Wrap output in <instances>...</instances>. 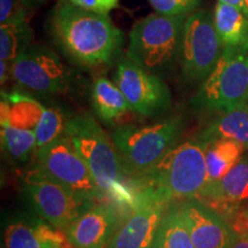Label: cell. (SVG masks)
Segmentation results:
<instances>
[{
    "mask_svg": "<svg viewBox=\"0 0 248 248\" xmlns=\"http://www.w3.org/2000/svg\"><path fill=\"white\" fill-rule=\"evenodd\" d=\"M68 1L85 11L108 15L110 11L119 6L120 0H68Z\"/></svg>",
    "mask_w": 248,
    "mask_h": 248,
    "instance_id": "83f0119b",
    "label": "cell"
},
{
    "mask_svg": "<svg viewBox=\"0 0 248 248\" xmlns=\"http://www.w3.org/2000/svg\"><path fill=\"white\" fill-rule=\"evenodd\" d=\"M9 77H12V62L0 60V82L1 84H5Z\"/></svg>",
    "mask_w": 248,
    "mask_h": 248,
    "instance_id": "f546056e",
    "label": "cell"
},
{
    "mask_svg": "<svg viewBox=\"0 0 248 248\" xmlns=\"http://www.w3.org/2000/svg\"><path fill=\"white\" fill-rule=\"evenodd\" d=\"M187 17L153 13L138 21L130 31L126 58L157 76L168 74L178 63Z\"/></svg>",
    "mask_w": 248,
    "mask_h": 248,
    "instance_id": "3957f363",
    "label": "cell"
},
{
    "mask_svg": "<svg viewBox=\"0 0 248 248\" xmlns=\"http://www.w3.org/2000/svg\"><path fill=\"white\" fill-rule=\"evenodd\" d=\"M116 210L109 204H93L77 217L64 231L77 248H105L115 234Z\"/></svg>",
    "mask_w": 248,
    "mask_h": 248,
    "instance_id": "4fadbf2b",
    "label": "cell"
},
{
    "mask_svg": "<svg viewBox=\"0 0 248 248\" xmlns=\"http://www.w3.org/2000/svg\"><path fill=\"white\" fill-rule=\"evenodd\" d=\"M12 78L28 91L54 95L69 92L76 74L51 48L32 44L12 63Z\"/></svg>",
    "mask_w": 248,
    "mask_h": 248,
    "instance_id": "ba28073f",
    "label": "cell"
},
{
    "mask_svg": "<svg viewBox=\"0 0 248 248\" xmlns=\"http://www.w3.org/2000/svg\"><path fill=\"white\" fill-rule=\"evenodd\" d=\"M246 214H247V217H248V209L246 210Z\"/></svg>",
    "mask_w": 248,
    "mask_h": 248,
    "instance_id": "e575fe53",
    "label": "cell"
},
{
    "mask_svg": "<svg viewBox=\"0 0 248 248\" xmlns=\"http://www.w3.org/2000/svg\"><path fill=\"white\" fill-rule=\"evenodd\" d=\"M6 248H40L36 228L17 222L8 225L5 231Z\"/></svg>",
    "mask_w": 248,
    "mask_h": 248,
    "instance_id": "d4e9b609",
    "label": "cell"
},
{
    "mask_svg": "<svg viewBox=\"0 0 248 248\" xmlns=\"http://www.w3.org/2000/svg\"><path fill=\"white\" fill-rule=\"evenodd\" d=\"M178 208L195 248H229L231 229L217 213L195 201H187Z\"/></svg>",
    "mask_w": 248,
    "mask_h": 248,
    "instance_id": "5bb4252c",
    "label": "cell"
},
{
    "mask_svg": "<svg viewBox=\"0 0 248 248\" xmlns=\"http://www.w3.org/2000/svg\"><path fill=\"white\" fill-rule=\"evenodd\" d=\"M197 200L217 213H233L238 204L248 200V160L241 159L218 182L208 183Z\"/></svg>",
    "mask_w": 248,
    "mask_h": 248,
    "instance_id": "9a60e30c",
    "label": "cell"
},
{
    "mask_svg": "<svg viewBox=\"0 0 248 248\" xmlns=\"http://www.w3.org/2000/svg\"><path fill=\"white\" fill-rule=\"evenodd\" d=\"M231 232V241L229 248H248V231Z\"/></svg>",
    "mask_w": 248,
    "mask_h": 248,
    "instance_id": "f1b7e54d",
    "label": "cell"
},
{
    "mask_svg": "<svg viewBox=\"0 0 248 248\" xmlns=\"http://www.w3.org/2000/svg\"><path fill=\"white\" fill-rule=\"evenodd\" d=\"M67 122L68 119H66L63 111L60 108H44L35 129L37 151L63 136Z\"/></svg>",
    "mask_w": 248,
    "mask_h": 248,
    "instance_id": "cb8c5ba5",
    "label": "cell"
},
{
    "mask_svg": "<svg viewBox=\"0 0 248 248\" xmlns=\"http://www.w3.org/2000/svg\"><path fill=\"white\" fill-rule=\"evenodd\" d=\"M152 248H195L179 208L164 213Z\"/></svg>",
    "mask_w": 248,
    "mask_h": 248,
    "instance_id": "7402d4cb",
    "label": "cell"
},
{
    "mask_svg": "<svg viewBox=\"0 0 248 248\" xmlns=\"http://www.w3.org/2000/svg\"><path fill=\"white\" fill-rule=\"evenodd\" d=\"M215 139H232L248 150V106L223 114L201 133L199 140L208 142Z\"/></svg>",
    "mask_w": 248,
    "mask_h": 248,
    "instance_id": "ffe728a7",
    "label": "cell"
},
{
    "mask_svg": "<svg viewBox=\"0 0 248 248\" xmlns=\"http://www.w3.org/2000/svg\"><path fill=\"white\" fill-rule=\"evenodd\" d=\"M48 30L57 47L79 66L108 64L121 52L123 32L108 15L59 0L49 14Z\"/></svg>",
    "mask_w": 248,
    "mask_h": 248,
    "instance_id": "6da1fadb",
    "label": "cell"
},
{
    "mask_svg": "<svg viewBox=\"0 0 248 248\" xmlns=\"http://www.w3.org/2000/svg\"><path fill=\"white\" fill-rule=\"evenodd\" d=\"M202 144L209 183H216L224 177L243 159L246 151L243 145L232 139H215Z\"/></svg>",
    "mask_w": 248,
    "mask_h": 248,
    "instance_id": "ac0fdd59",
    "label": "cell"
},
{
    "mask_svg": "<svg viewBox=\"0 0 248 248\" xmlns=\"http://www.w3.org/2000/svg\"><path fill=\"white\" fill-rule=\"evenodd\" d=\"M64 135L89 167L105 199L120 206L133 204V194L129 184V173L122 157L105 130L91 115L83 114L68 119Z\"/></svg>",
    "mask_w": 248,
    "mask_h": 248,
    "instance_id": "7a4b0ae2",
    "label": "cell"
},
{
    "mask_svg": "<svg viewBox=\"0 0 248 248\" xmlns=\"http://www.w3.org/2000/svg\"><path fill=\"white\" fill-rule=\"evenodd\" d=\"M57 248H77L76 246H74L73 244L70 243L69 240H68V238L66 237V239H63L61 241L60 244H59V246Z\"/></svg>",
    "mask_w": 248,
    "mask_h": 248,
    "instance_id": "d6a6232c",
    "label": "cell"
},
{
    "mask_svg": "<svg viewBox=\"0 0 248 248\" xmlns=\"http://www.w3.org/2000/svg\"><path fill=\"white\" fill-rule=\"evenodd\" d=\"M27 11L22 0H0V24L26 20Z\"/></svg>",
    "mask_w": 248,
    "mask_h": 248,
    "instance_id": "4316f807",
    "label": "cell"
},
{
    "mask_svg": "<svg viewBox=\"0 0 248 248\" xmlns=\"http://www.w3.org/2000/svg\"><path fill=\"white\" fill-rule=\"evenodd\" d=\"M170 200L166 192L153 185L138 192L131 214L115 232L108 248H151Z\"/></svg>",
    "mask_w": 248,
    "mask_h": 248,
    "instance_id": "30bf717a",
    "label": "cell"
},
{
    "mask_svg": "<svg viewBox=\"0 0 248 248\" xmlns=\"http://www.w3.org/2000/svg\"><path fill=\"white\" fill-rule=\"evenodd\" d=\"M114 82L132 110L142 116L159 115L170 106V90L161 76L142 69L126 57L117 63Z\"/></svg>",
    "mask_w": 248,
    "mask_h": 248,
    "instance_id": "7c38bea8",
    "label": "cell"
},
{
    "mask_svg": "<svg viewBox=\"0 0 248 248\" xmlns=\"http://www.w3.org/2000/svg\"><path fill=\"white\" fill-rule=\"evenodd\" d=\"M193 101L223 114L248 106V51L223 49Z\"/></svg>",
    "mask_w": 248,
    "mask_h": 248,
    "instance_id": "8992f818",
    "label": "cell"
},
{
    "mask_svg": "<svg viewBox=\"0 0 248 248\" xmlns=\"http://www.w3.org/2000/svg\"><path fill=\"white\" fill-rule=\"evenodd\" d=\"M214 26L223 49L248 51V15L234 6L218 1L214 9Z\"/></svg>",
    "mask_w": 248,
    "mask_h": 248,
    "instance_id": "2e32d148",
    "label": "cell"
},
{
    "mask_svg": "<svg viewBox=\"0 0 248 248\" xmlns=\"http://www.w3.org/2000/svg\"><path fill=\"white\" fill-rule=\"evenodd\" d=\"M22 1L28 9H32L42 6L46 0H22Z\"/></svg>",
    "mask_w": 248,
    "mask_h": 248,
    "instance_id": "1f68e13d",
    "label": "cell"
},
{
    "mask_svg": "<svg viewBox=\"0 0 248 248\" xmlns=\"http://www.w3.org/2000/svg\"><path fill=\"white\" fill-rule=\"evenodd\" d=\"M223 53L213 15L197 11L188 15L183 29L178 64L188 80H204Z\"/></svg>",
    "mask_w": 248,
    "mask_h": 248,
    "instance_id": "9c48e42d",
    "label": "cell"
},
{
    "mask_svg": "<svg viewBox=\"0 0 248 248\" xmlns=\"http://www.w3.org/2000/svg\"><path fill=\"white\" fill-rule=\"evenodd\" d=\"M183 130L179 117L145 126L122 125L111 135L130 175L146 173L172 147Z\"/></svg>",
    "mask_w": 248,
    "mask_h": 248,
    "instance_id": "5b68a950",
    "label": "cell"
},
{
    "mask_svg": "<svg viewBox=\"0 0 248 248\" xmlns=\"http://www.w3.org/2000/svg\"><path fill=\"white\" fill-rule=\"evenodd\" d=\"M245 2V6H246V9H247V14H248V0H244Z\"/></svg>",
    "mask_w": 248,
    "mask_h": 248,
    "instance_id": "836d02e7",
    "label": "cell"
},
{
    "mask_svg": "<svg viewBox=\"0 0 248 248\" xmlns=\"http://www.w3.org/2000/svg\"><path fill=\"white\" fill-rule=\"evenodd\" d=\"M92 107L98 119L108 125L125 115L131 106L115 83L106 77H97L91 89Z\"/></svg>",
    "mask_w": 248,
    "mask_h": 248,
    "instance_id": "e0dca14e",
    "label": "cell"
},
{
    "mask_svg": "<svg viewBox=\"0 0 248 248\" xmlns=\"http://www.w3.org/2000/svg\"><path fill=\"white\" fill-rule=\"evenodd\" d=\"M1 145L12 157L26 161L31 152L37 150L36 133L33 129H23L1 122Z\"/></svg>",
    "mask_w": 248,
    "mask_h": 248,
    "instance_id": "603a6c76",
    "label": "cell"
},
{
    "mask_svg": "<svg viewBox=\"0 0 248 248\" xmlns=\"http://www.w3.org/2000/svg\"><path fill=\"white\" fill-rule=\"evenodd\" d=\"M44 108L39 102L27 95L2 92L1 122L17 128L35 130Z\"/></svg>",
    "mask_w": 248,
    "mask_h": 248,
    "instance_id": "d6986e66",
    "label": "cell"
},
{
    "mask_svg": "<svg viewBox=\"0 0 248 248\" xmlns=\"http://www.w3.org/2000/svg\"><path fill=\"white\" fill-rule=\"evenodd\" d=\"M145 176L170 199H198L209 183L203 144L187 140L176 145Z\"/></svg>",
    "mask_w": 248,
    "mask_h": 248,
    "instance_id": "277c9868",
    "label": "cell"
},
{
    "mask_svg": "<svg viewBox=\"0 0 248 248\" xmlns=\"http://www.w3.org/2000/svg\"><path fill=\"white\" fill-rule=\"evenodd\" d=\"M33 44V30L27 20L0 24V60L13 62Z\"/></svg>",
    "mask_w": 248,
    "mask_h": 248,
    "instance_id": "44dd1931",
    "label": "cell"
},
{
    "mask_svg": "<svg viewBox=\"0 0 248 248\" xmlns=\"http://www.w3.org/2000/svg\"><path fill=\"white\" fill-rule=\"evenodd\" d=\"M38 169L79 199L94 202L105 199L89 167L66 135L37 151Z\"/></svg>",
    "mask_w": 248,
    "mask_h": 248,
    "instance_id": "52a82bcc",
    "label": "cell"
},
{
    "mask_svg": "<svg viewBox=\"0 0 248 248\" xmlns=\"http://www.w3.org/2000/svg\"><path fill=\"white\" fill-rule=\"evenodd\" d=\"M24 191L36 212L53 228L63 232L77 217L93 206V202L77 198L38 169L28 173Z\"/></svg>",
    "mask_w": 248,
    "mask_h": 248,
    "instance_id": "8fae6325",
    "label": "cell"
},
{
    "mask_svg": "<svg viewBox=\"0 0 248 248\" xmlns=\"http://www.w3.org/2000/svg\"><path fill=\"white\" fill-rule=\"evenodd\" d=\"M218 1L224 2V4H229V5L234 6V7L241 9V11H243L244 13L247 14V9H246V6H245L244 0H218Z\"/></svg>",
    "mask_w": 248,
    "mask_h": 248,
    "instance_id": "4dcf8cb0",
    "label": "cell"
},
{
    "mask_svg": "<svg viewBox=\"0 0 248 248\" xmlns=\"http://www.w3.org/2000/svg\"><path fill=\"white\" fill-rule=\"evenodd\" d=\"M155 13L167 16L190 15L194 11L198 0H148Z\"/></svg>",
    "mask_w": 248,
    "mask_h": 248,
    "instance_id": "484cf974",
    "label": "cell"
}]
</instances>
